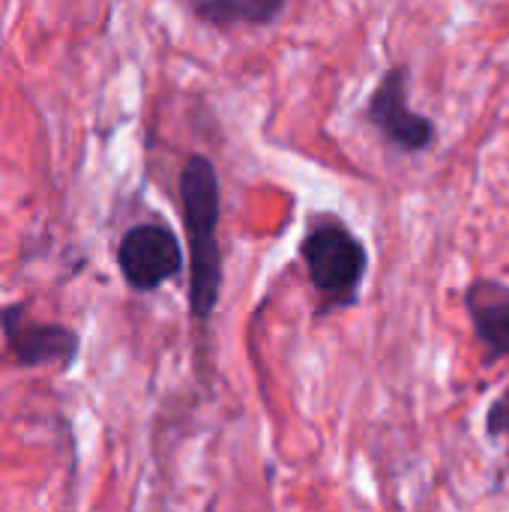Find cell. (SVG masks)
<instances>
[{
	"instance_id": "obj_1",
	"label": "cell",
	"mask_w": 509,
	"mask_h": 512,
	"mask_svg": "<svg viewBox=\"0 0 509 512\" xmlns=\"http://www.w3.org/2000/svg\"><path fill=\"white\" fill-rule=\"evenodd\" d=\"M183 228L189 240V315L195 324H210L222 285V249H219V216H222V189L219 171L210 156H186L177 180Z\"/></svg>"
},
{
	"instance_id": "obj_2",
	"label": "cell",
	"mask_w": 509,
	"mask_h": 512,
	"mask_svg": "<svg viewBox=\"0 0 509 512\" xmlns=\"http://www.w3.org/2000/svg\"><path fill=\"white\" fill-rule=\"evenodd\" d=\"M297 252L306 279L318 294L321 315L360 303L363 282L369 273V249L342 216L330 210L312 213Z\"/></svg>"
},
{
	"instance_id": "obj_3",
	"label": "cell",
	"mask_w": 509,
	"mask_h": 512,
	"mask_svg": "<svg viewBox=\"0 0 509 512\" xmlns=\"http://www.w3.org/2000/svg\"><path fill=\"white\" fill-rule=\"evenodd\" d=\"M363 117L381 135V141L402 156H420L438 141V123L408 105L405 66H390L381 72L378 84L369 93Z\"/></svg>"
},
{
	"instance_id": "obj_4",
	"label": "cell",
	"mask_w": 509,
	"mask_h": 512,
	"mask_svg": "<svg viewBox=\"0 0 509 512\" xmlns=\"http://www.w3.org/2000/svg\"><path fill=\"white\" fill-rule=\"evenodd\" d=\"M0 333L18 369H72L81 354V336L72 327L36 321L24 300L0 306Z\"/></svg>"
},
{
	"instance_id": "obj_5",
	"label": "cell",
	"mask_w": 509,
	"mask_h": 512,
	"mask_svg": "<svg viewBox=\"0 0 509 512\" xmlns=\"http://www.w3.org/2000/svg\"><path fill=\"white\" fill-rule=\"evenodd\" d=\"M183 246L162 222H138L117 243V270L135 294H153L183 273Z\"/></svg>"
},
{
	"instance_id": "obj_6",
	"label": "cell",
	"mask_w": 509,
	"mask_h": 512,
	"mask_svg": "<svg viewBox=\"0 0 509 512\" xmlns=\"http://www.w3.org/2000/svg\"><path fill=\"white\" fill-rule=\"evenodd\" d=\"M471 330L486 351V363L509 357V282L477 276L462 294Z\"/></svg>"
},
{
	"instance_id": "obj_7",
	"label": "cell",
	"mask_w": 509,
	"mask_h": 512,
	"mask_svg": "<svg viewBox=\"0 0 509 512\" xmlns=\"http://www.w3.org/2000/svg\"><path fill=\"white\" fill-rule=\"evenodd\" d=\"M288 9V0H192L189 12L210 27H267Z\"/></svg>"
},
{
	"instance_id": "obj_8",
	"label": "cell",
	"mask_w": 509,
	"mask_h": 512,
	"mask_svg": "<svg viewBox=\"0 0 509 512\" xmlns=\"http://www.w3.org/2000/svg\"><path fill=\"white\" fill-rule=\"evenodd\" d=\"M486 435H489V441H501V438H507L509 441V390H504V393L489 405V411H486Z\"/></svg>"
}]
</instances>
